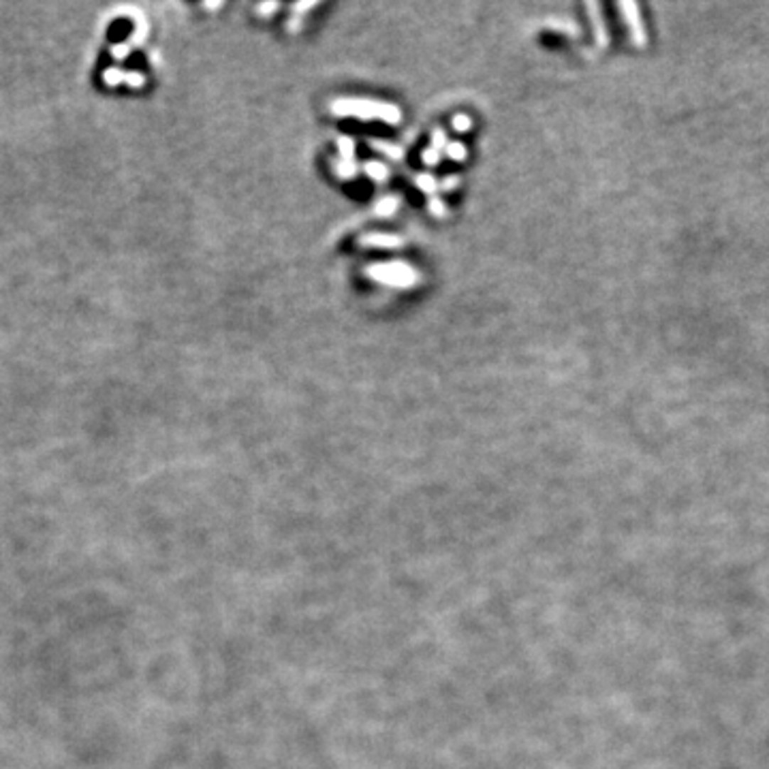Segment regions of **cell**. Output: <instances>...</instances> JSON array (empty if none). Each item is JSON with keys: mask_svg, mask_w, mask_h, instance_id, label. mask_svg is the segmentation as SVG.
Returning <instances> with one entry per match:
<instances>
[{"mask_svg": "<svg viewBox=\"0 0 769 769\" xmlns=\"http://www.w3.org/2000/svg\"><path fill=\"white\" fill-rule=\"evenodd\" d=\"M545 26H547V28H554V31H558V33H564V35H569V37H577V35H579L577 24H575V22H571V20L554 18V20H549Z\"/></svg>", "mask_w": 769, "mask_h": 769, "instance_id": "obj_10", "label": "cell"}, {"mask_svg": "<svg viewBox=\"0 0 769 769\" xmlns=\"http://www.w3.org/2000/svg\"><path fill=\"white\" fill-rule=\"evenodd\" d=\"M618 9L622 11V18L628 26L630 33V41L635 45H645V31L641 24V16H639V7L635 3H620Z\"/></svg>", "mask_w": 769, "mask_h": 769, "instance_id": "obj_3", "label": "cell"}, {"mask_svg": "<svg viewBox=\"0 0 769 769\" xmlns=\"http://www.w3.org/2000/svg\"><path fill=\"white\" fill-rule=\"evenodd\" d=\"M365 276L374 282L394 289H415L421 282V274L415 265L407 261H389V263H370L365 265Z\"/></svg>", "mask_w": 769, "mask_h": 769, "instance_id": "obj_2", "label": "cell"}, {"mask_svg": "<svg viewBox=\"0 0 769 769\" xmlns=\"http://www.w3.org/2000/svg\"><path fill=\"white\" fill-rule=\"evenodd\" d=\"M331 169L335 173V178L340 180H353L359 176V165L355 161H344V158H335L331 163Z\"/></svg>", "mask_w": 769, "mask_h": 769, "instance_id": "obj_7", "label": "cell"}, {"mask_svg": "<svg viewBox=\"0 0 769 769\" xmlns=\"http://www.w3.org/2000/svg\"><path fill=\"white\" fill-rule=\"evenodd\" d=\"M421 161L428 165V167H436L441 163V152L434 150V148H426L424 154H421Z\"/></svg>", "mask_w": 769, "mask_h": 769, "instance_id": "obj_17", "label": "cell"}, {"mask_svg": "<svg viewBox=\"0 0 769 769\" xmlns=\"http://www.w3.org/2000/svg\"><path fill=\"white\" fill-rule=\"evenodd\" d=\"M458 184H460V178H458V176H449V178H445V180L439 184V188H441V190H456Z\"/></svg>", "mask_w": 769, "mask_h": 769, "instance_id": "obj_18", "label": "cell"}, {"mask_svg": "<svg viewBox=\"0 0 769 769\" xmlns=\"http://www.w3.org/2000/svg\"><path fill=\"white\" fill-rule=\"evenodd\" d=\"M415 186H417L421 193L430 195V197H434V193L439 190V182H436V178H434V176H430V173H421V176H417V178H415Z\"/></svg>", "mask_w": 769, "mask_h": 769, "instance_id": "obj_11", "label": "cell"}, {"mask_svg": "<svg viewBox=\"0 0 769 769\" xmlns=\"http://www.w3.org/2000/svg\"><path fill=\"white\" fill-rule=\"evenodd\" d=\"M451 161H456V163H464L466 161V156H468V148L462 144V141H451V144H447V148L443 150Z\"/></svg>", "mask_w": 769, "mask_h": 769, "instance_id": "obj_12", "label": "cell"}, {"mask_svg": "<svg viewBox=\"0 0 769 769\" xmlns=\"http://www.w3.org/2000/svg\"><path fill=\"white\" fill-rule=\"evenodd\" d=\"M402 199L400 197H382L376 205H374V214L380 218H392L398 210H400Z\"/></svg>", "mask_w": 769, "mask_h": 769, "instance_id": "obj_8", "label": "cell"}, {"mask_svg": "<svg viewBox=\"0 0 769 769\" xmlns=\"http://www.w3.org/2000/svg\"><path fill=\"white\" fill-rule=\"evenodd\" d=\"M329 112L338 118H359L363 122L367 120H380L384 124H400L402 122V109L394 103L374 101V99H355V97H342L333 99L329 103Z\"/></svg>", "mask_w": 769, "mask_h": 769, "instance_id": "obj_1", "label": "cell"}, {"mask_svg": "<svg viewBox=\"0 0 769 769\" xmlns=\"http://www.w3.org/2000/svg\"><path fill=\"white\" fill-rule=\"evenodd\" d=\"M363 173L376 184H382V182L389 180V167L384 163H378V161H367L363 165Z\"/></svg>", "mask_w": 769, "mask_h": 769, "instance_id": "obj_6", "label": "cell"}, {"mask_svg": "<svg viewBox=\"0 0 769 769\" xmlns=\"http://www.w3.org/2000/svg\"><path fill=\"white\" fill-rule=\"evenodd\" d=\"M447 133L443 131V129H434V133H432V148L434 150H439V152H443L445 148H447Z\"/></svg>", "mask_w": 769, "mask_h": 769, "instance_id": "obj_16", "label": "cell"}, {"mask_svg": "<svg viewBox=\"0 0 769 769\" xmlns=\"http://www.w3.org/2000/svg\"><path fill=\"white\" fill-rule=\"evenodd\" d=\"M428 210H430V214H432V216H436V218H447V216H449V208H447V203H445V201H441L439 197H430Z\"/></svg>", "mask_w": 769, "mask_h": 769, "instance_id": "obj_14", "label": "cell"}, {"mask_svg": "<svg viewBox=\"0 0 769 769\" xmlns=\"http://www.w3.org/2000/svg\"><path fill=\"white\" fill-rule=\"evenodd\" d=\"M335 146H338L340 158H344V161H353V158H355V141H353L350 137H346V135L338 137V139H335Z\"/></svg>", "mask_w": 769, "mask_h": 769, "instance_id": "obj_13", "label": "cell"}, {"mask_svg": "<svg viewBox=\"0 0 769 769\" xmlns=\"http://www.w3.org/2000/svg\"><path fill=\"white\" fill-rule=\"evenodd\" d=\"M586 9H588V14H590V22H592V28H594L596 45H598V48H607V43H609V33H607L605 22H603L601 5H598V3H586Z\"/></svg>", "mask_w": 769, "mask_h": 769, "instance_id": "obj_5", "label": "cell"}, {"mask_svg": "<svg viewBox=\"0 0 769 769\" xmlns=\"http://www.w3.org/2000/svg\"><path fill=\"white\" fill-rule=\"evenodd\" d=\"M370 148L372 150H376V152H380V154H384V156H387V158H392V161H402L404 158V150L400 148V146H396V144H387V141H370Z\"/></svg>", "mask_w": 769, "mask_h": 769, "instance_id": "obj_9", "label": "cell"}, {"mask_svg": "<svg viewBox=\"0 0 769 769\" xmlns=\"http://www.w3.org/2000/svg\"><path fill=\"white\" fill-rule=\"evenodd\" d=\"M451 124H453V129H456L458 133H468V131L473 129V120H470V116H466V114H456L453 120H451Z\"/></svg>", "mask_w": 769, "mask_h": 769, "instance_id": "obj_15", "label": "cell"}, {"mask_svg": "<svg viewBox=\"0 0 769 769\" xmlns=\"http://www.w3.org/2000/svg\"><path fill=\"white\" fill-rule=\"evenodd\" d=\"M357 244L363 248H402L404 237L392 233H365L357 240Z\"/></svg>", "mask_w": 769, "mask_h": 769, "instance_id": "obj_4", "label": "cell"}]
</instances>
